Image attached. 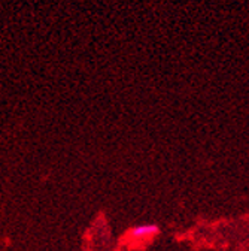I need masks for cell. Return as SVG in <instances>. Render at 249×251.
Segmentation results:
<instances>
[{
    "instance_id": "cell-1",
    "label": "cell",
    "mask_w": 249,
    "mask_h": 251,
    "mask_svg": "<svg viewBox=\"0 0 249 251\" xmlns=\"http://www.w3.org/2000/svg\"><path fill=\"white\" fill-rule=\"evenodd\" d=\"M158 232H160V229L157 225H139V226H135L129 232V236L132 239H146V238L157 235Z\"/></svg>"
}]
</instances>
